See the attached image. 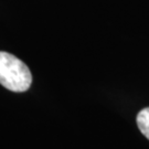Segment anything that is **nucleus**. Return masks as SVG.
Returning a JSON list of instances; mask_svg holds the SVG:
<instances>
[{
  "mask_svg": "<svg viewBox=\"0 0 149 149\" xmlns=\"http://www.w3.org/2000/svg\"><path fill=\"white\" fill-rule=\"evenodd\" d=\"M137 125L141 134L146 138L149 139V107H146L138 113Z\"/></svg>",
  "mask_w": 149,
  "mask_h": 149,
  "instance_id": "f03ea898",
  "label": "nucleus"
},
{
  "mask_svg": "<svg viewBox=\"0 0 149 149\" xmlns=\"http://www.w3.org/2000/svg\"><path fill=\"white\" fill-rule=\"evenodd\" d=\"M32 75L26 64L17 56L0 51V84L11 92L21 93L29 90Z\"/></svg>",
  "mask_w": 149,
  "mask_h": 149,
  "instance_id": "f257e3e1",
  "label": "nucleus"
}]
</instances>
